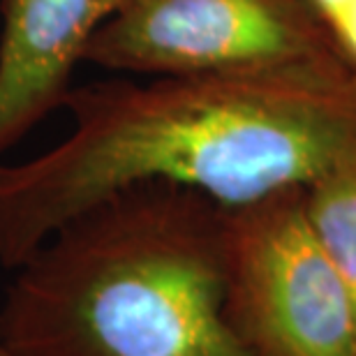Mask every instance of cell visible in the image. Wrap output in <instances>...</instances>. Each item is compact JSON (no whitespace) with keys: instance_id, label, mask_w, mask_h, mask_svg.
I'll return each mask as SVG.
<instances>
[{"instance_id":"obj_1","label":"cell","mask_w":356,"mask_h":356,"mask_svg":"<svg viewBox=\"0 0 356 356\" xmlns=\"http://www.w3.org/2000/svg\"><path fill=\"white\" fill-rule=\"evenodd\" d=\"M63 106L70 137L0 167L7 268L132 185H178L234 211L356 162V65L345 58L99 81L70 88Z\"/></svg>"},{"instance_id":"obj_2","label":"cell","mask_w":356,"mask_h":356,"mask_svg":"<svg viewBox=\"0 0 356 356\" xmlns=\"http://www.w3.org/2000/svg\"><path fill=\"white\" fill-rule=\"evenodd\" d=\"M12 356H252L229 312L227 209L141 183L56 229L0 308Z\"/></svg>"},{"instance_id":"obj_3","label":"cell","mask_w":356,"mask_h":356,"mask_svg":"<svg viewBox=\"0 0 356 356\" xmlns=\"http://www.w3.org/2000/svg\"><path fill=\"white\" fill-rule=\"evenodd\" d=\"M229 312L252 356H356V303L305 220L301 190L227 211Z\"/></svg>"},{"instance_id":"obj_4","label":"cell","mask_w":356,"mask_h":356,"mask_svg":"<svg viewBox=\"0 0 356 356\" xmlns=\"http://www.w3.org/2000/svg\"><path fill=\"white\" fill-rule=\"evenodd\" d=\"M324 58L345 56L308 0H132L97 28L83 54L116 72L155 76Z\"/></svg>"},{"instance_id":"obj_5","label":"cell","mask_w":356,"mask_h":356,"mask_svg":"<svg viewBox=\"0 0 356 356\" xmlns=\"http://www.w3.org/2000/svg\"><path fill=\"white\" fill-rule=\"evenodd\" d=\"M132 0H3L0 153L58 109L70 76L104 21Z\"/></svg>"},{"instance_id":"obj_6","label":"cell","mask_w":356,"mask_h":356,"mask_svg":"<svg viewBox=\"0 0 356 356\" xmlns=\"http://www.w3.org/2000/svg\"><path fill=\"white\" fill-rule=\"evenodd\" d=\"M301 204L312 236L356 303V162L301 188Z\"/></svg>"},{"instance_id":"obj_7","label":"cell","mask_w":356,"mask_h":356,"mask_svg":"<svg viewBox=\"0 0 356 356\" xmlns=\"http://www.w3.org/2000/svg\"><path fill=\"white\" fill-rule=\"evenodd\" d=\"M340 54L356 65V0H308Z\"/></svg>"},{"instance_id":"obj_8","label":"cell","mask_w":356,"mask_h":356,"mask_svg":"<svg viewBox=\"0 0 356 356\" xmlns=\"http://www.w3.org/2000/svg\"><path fill=\"white\" fill-rule=\"evenodd\" d=\"M0 356H12V354H10V352H7V350H5V347H3V345H0Z\"/></svg>"}]
</instances>
